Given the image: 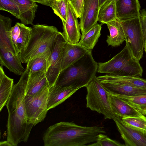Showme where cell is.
<instances>
[{"label": "cell", "instance_id": "6da1fadb", "mask_svg": "<svg viewBox=\"0 0 146 146\" xmlns=\"http://www.w3.org/2000/svg\"><path fill=\"white\" fill-rule=\"evenodd\" d=\"M29 75L26 67L19 81L14 85L6 104L8 113L7 140L12 146L27 142L33 126L28 122L25 103Z\"/></svg>", "mask_w": 146, "mask_h": 146}, {"label": "cell", "instance_id": "7a4b0ae2", "mask_svg": "<svg viewBox=\"0 0 146 146\" xmlns=\"http://www.w3.org/2000/svg\"><path fill=\"white\" fill-rule=\"evenodd\" d=\"M100 133H106L101 126H83L73 121H63L49 127L43 140L44 146H87L96 142Z\"/></svg>", "mask_w": 146, "mask_h": 146}, {"label": "cell", "instance_id": "3957f363", "mask_svg": "<svg viewBox=\"0 0 146 146\" xmlns=\"http://www.w3.org/2000/svg\"><path fill=\"white\" fill-rule=\"evenodd\" d=\"M89 50L82 58L61 71L54 85L77 90L86 87L97 72L98 63Z\"/></svg>", "mask_w": 146, "mask_h": 146}, {"label": "cell", "instance_id": "277c9868", "mask_svg": "<svg viewBox=\"0 0 146 146\" xmlns=\"http://www.w3.org/2000/svg\"><path fill=\"white\" fill-rule=\"evenodd\" d=\"M55 27L45 25H33L31 36L27 46L20 53L22 63H27L35 57L49 50H52L56 38L59 33Z\"/></svg>", "mask_w": 146, "mask_h": 146}, {"label": "cell", "instance_id": "5b68a950", "mask_svg": "<svg viewBox=\"0 0 146 146\" xmlns=\"http://www.w3.org/2000/svg\"><path fill=\"white\" fill-rule=\"evenodd\" d=\"M143 68L139 61L132 55L126 44L118 53L108 61L98 63L97 72L119 76H142Z\"/></svg>", "mask_w": 146, "mask_h": 146}, {"label": "cell", "instance_id": "8992f818", "mask_svg": "<svg viewBox=\"0 0 146 146\" xmlns=\"http://www.w3.org/2000/svg\"><path fill=\"white\" fill-rule=\"evenodd\" d=\"M86 87V107L102 114L105 119H113L115 116L111 109L109 93L96 76Z\"/></svg>", "mask_w": 146, "mask_h": 146}, {"label": "cell", "instance_id": "52a82bcc", "mask_svg": "<svg viewBox=\"0 0 146 146\" xmlns=\"http://www.w3.org/2000/svg\"><path fill=\"white\" fill-rule=\"evenodd\" d=\"M119 21L123 31L126 44L134 58L139 61L143 56L144 43L139 16Z\"/></svg>", "mask_w": 146, "mask_h": 146}, {"label": "cell", "instance_id": "ba28073f", "mask_svg": "<svg viewBox=\"0 0 146 146\" xmlns=\"http://www.w3.org/2000/svg\"><path fill=\"white\" fill-rule=\"evenodd\" d=\"M49 86L33 96L25 95V99L27 118L29 124L33 126L42 121L48 110L47 103Z\"/></svg>", "mask_w": 146, "mask_h": 146}, {"label": "cell", "instance_id": "9c48e42d", "mask_svg": "<svg viewBox=\"0 0 146 146\" xmlns=\"http://www.w3.org/2000/svg\"><path fill=\"white\" fill-rule=\"evenodd\" d=\"M66 42L62 32H59L52 48L50 66L46 73L49 87L55 85L60 72L62 53Z\"/></svg>", "mask_w": 146, "mask_h": 146}, {"label": "cell", "instance_id": "30bf717a", "mask_svg": "<svg viewBox=\"0 0 146 146\" xmlns=\"http://www.w3.org/2000/svg\"><path fill=\"white\" fill-rule=\"evenodd\" d=\"M126 146H146V132L125 123L121 118L115 115L113 119Z\"/></svg>", "mask_w": 146, "mask_h": 146}, {"label": "cell", "instance_id": "8fae6325", "mask_svg": "<svg viewBox=\"0 0 146 146\" xmlns=\"http://www.w3.org/2000/svg\"><path fill=\"white\" fill-rule=\"evenodd\" d=\"M100 9L99 0H84L80 17L79 24L82 35L97 23Z\"/></svg>", "mask_w": 146, "mask_h": 146}, {"label": "cell", "instance_id": "7c38bea8", "mask_svg": "<svg viewBox=\"0 0 146 146\" xmlns=\"http://www.w3.org/2000/svg\"><path fill=\"white\" fill-rule=\"evenodd\" d=\"M66 19L62 22L63 32L62 33L66 42L76 44L78 43L81 35L80 27L77 17L69 1L67 5Z\"/></svg>", "mask_w": 146, "mask_h": 146}, {"label": "cell", "instance_id": "4fadbf2b", "mask_svg": "<svg viewBox=\"0 0 146 146\" xmlns=\"http://www.w3.org/2000/svg\"><path fill=\"white\" fill-rule=\"evenodd\" d=\"M110 94L115 96H132L146 94V88L127 85L112 82L97 77Z\"/></svg>", "mask_w": 146, "mask_h": 146}, {"label": "cell", "instance_id": "5bb4252c", "mask_svg": "<svg viewBox=\"0 0 146 146\" xmlns=\"http://www.w3.org/2000/svg\"><path fill=\"white\" fill-rule=\"evenodd\" d=\"M117 20L119 21L139 16L140 5L138 0H116Z\"/></svg>", "mask_w": 146, "mask_h": 146}, {"label": "cell", "instance_id": "9a60e30c", "mask_svg": "<svg viewBox=\"0 0 146 146\" xmlns=\"http://www.w3.org/2000/svg\"><path fill=\"white\" fill-rule=\"evenodd\" d=\"M88 50L78 44L66 42L62 53L60 72L82 58Z\"/></svg>", "mask_w": 146, "mask_h": 146}, {"label": "cell", "instance_id": "2e32d148", "mask_svg": "<svg viewBox=\"0 0 146 146\" xmlns=\"http://www.w3.org/2000/svg\"><path fill=\"white\" fill-rule=\"evenodd\" d=\"M109 96L112 111L115 116L125 118L139 117L143 115L117 96L109 93Z\"/></svg>", "mask_w": 146, "mask_h": 146}, {"label": "cell", "instance_id": "e0dca14e", "mask_svg": "<svg viewBox=\"0 0 146 146\" xmlns=\"http://www.w3.org/2000/svg\"><path fill=\"white\" fill-rule=\"evenodd\" d=\"M78 90L70 87H63L54 85L49 87L47 103L48 111L61 104Z\"/></svg>", "mask_w": 146, "mask_h": 146}, {"label": "cell", "instance_id": "ac0fdd59", "mask_svg": "<svg viewBox=\"0 0 146 146\" xmlns=\"http://www.w3.org/2000/svg\"><path fill=\"white\" fill-rule=\"evenodd\" d=\"M22 62L19 54L15 55L5 48L0 46V66H5L16 75L21 76L25 69Z\"/></svg>", "mask_w": 146, "mask_h": 146}, {"label": "cell", "instance_id": "d6986e66", "mask_svg": "<svg viewBox=\"0 0 146 146\" xmlns=\"http://www.w3.org/2000/svg\"><path fill=\"white\" fill-rule=\"evenodd\" d=\"M12 22L10 18L0 15V46L5 48L13 55L17 56L19 53L16 50L11 39Z\"/></svg>", "mask_w": 146, "mask_h": 146}, {"label": "cell", "instance_id": "ffe728a7", "mask_svg": "<svg viewBox=\"0 0 146 146\" xmlns=\"http://www.w3.org/2000/svg\"><path fill=\"white\" fill-rule=\"evenodd\" d=\"M48 86L49 85L46 73L42 72L31 74L29 73L26 95H34Z\"/></svg>", "mask_w": 146, "mask_h": 146}, {"label": "cell", "instance_id": "44dd1931", "mask_svg": "<svg viewBox=\"0 0 146 146\" xmlns=\"http://www.w3.org/2000/svg\"><path fill=\"white\" fill-rule=\"evenodd\" d=\"M18 6L20 12V20L21 23L27 25H33L38 5L36 3L31 0H11Z\"/></svg>", "mask_w": 146, "mask_h": 146}, {"label": "cell", "instance_id": "7402d4cb", "mask_svg": "<svg viewBox=\"0 0 146 146\" xmlns=\"http://www.w3.org/2000/svg\"><path fill=\"white\" fill-rule=\"evenodd\" d=\"M52 50H47L35 57L27 63L26 67L29 73L37 72L46 73L50 66Z\"/></svg>", "mask_w": 146, "mask_h": 146}, {"label": "cell", "instance_id": "603a6c76", "mask_svg": "<svg viewBox=\"0 0 146 146\" xmlns=\"http://www.w3.org/2000/svg\"><path fill=\"white\" fill-rule=\"evenodd\" d=\"M109 30L110 35L107 36L106 40L108 45L113 47L118 46L125 41L122 27L119 21L116 20L106 24Z\"/></svg>", "mask_w": 146, "mask_h": 146}, {"label": "cell", "instance_id": "cb8c5ba5", "mask_svg": "<svg viewBox=\"0 0 146 146\" xmlns=\"http://www.w3.org/2000/svg\"><path fill=\"white\" fill-rule=\"evenodd\" d=\"M99 77L115 83L146 88V79L139 76H119L108 74Z\"/></svg>", "mask_w": 146, "mask_h": 146}, {"label": "cell", "instance_id": "d4e9b609", "mask_svg": "<svg viewBox=\"0 0 146 146\" xmlns=\"http://www.w3.org/2000/svg\"><path fill=\"white\" fill-rule=\"evenodd\" d=\"M14 80L5 74L3 66H0V111L5 105L11 95Z\"/></svg>", "mask_w": 146, "mask_h": 146}, {"label": "cell", "instance_id": "484cf974", "mask_svg": "<svg viewBox=\"0 0 146 146\" xmlns=\"http://www.w3.org/2000/svg\"><path fill=\"white\" fill-rule=\"evenodd\" d=\"M101 25L96 23L90 29L82 35L78 44L88 50H93L101 35Z\"/></svg>", "mask_w": 146, "mask_h": 146}, {"label": "cell", "instance_id": "4316f807", "mask_svg": "<svg viewBox=\"0 0 146 146\" xmlns=\"http://www.w3.org/2000/svg\"><path fill=\"white\" fill-rule=\"evenodd\" d=\"M117 20L116 0H109L100 8L98 21L102 24Z\"/></svg>", "mask_w": 146, "mask_h": 146}, {"label": "cell", "instance_id": "83f0119b", "mask_svg": "<svg viewBox=\"0 0 146 146\" xmlns=\"http://www.w3.org/2000/svg\"><path fill=\"white\" fill-rule=\"evenodd\" d=\"M116 96L125 101L142 115H146V94L132 96Z\"/></svg>", "mask_w": 146, "mask_h": 146}, {"label": "cell", "instance_id": "f1b7e54d", "mask_svg": "<svg viewBox=\"0 0 146 146\" xmlns=\"http://www.w3.org/2000/svg\"><path fill=\"white\" fill-rule=\"evenodd\" d=\"M21 31L16 43V47L19 53L23 52L26 48L31 36V27H28L20 23Z\"/></svg>", "mask_w": 146, "mask_h": 146}, {"label": "cell", "instance_id": "f546056e", "mask_svg": "<svg viewBox=\"0 0 146 146\" xmlns=\"http://www.w3.org/2000/svg\"><path fill=\"white\" fill-rule=\"evenodd\" d=\"M68 1V0H53L50 7L62 22L66 21V19Z\"/></svg>", "mask_w": 146, "mask_h": 146}, {"label": "cell", "instance_id": "4dcf8cb0", "mask_svg": "<svg viewBox=\"0 0 146 146\" xmlns=\"http://www.w3.org/2000/svg\"><path fill=\"white\" fill-rule=\"evenodd\" d=\"M123 121L127 124L135 128L146 132V117L121 118Z\"/></svg>", "mask_w": 146, "mask_h": 146}, {"label": "cell", "instance_id": "1f68e13d", "mask_svg": "<svg viewBox=\"0 0 146 146\" xmlns=\"http://www.w3.org/2000/svg\"><path fill=\"white\" fill-rule=\"evenodd\" d=\"M0 10L8 12L20 19L19 9L17 5L11 0H0Z\"/></svg>", "mask_w": 146, "mask_h": 146}, {"label": "cell", "instance_id": "d6a6232c", "mask_svg": "<svg viewBox=\"0 0 146 146\" xmlns=\"http://www.w3.org/2000/svg\"><path fill=\"white\" fill-rule=\"evenodd\" d=\"M105 134L100 133L94 143L89 144V146H124L125 145L111 139Z\"/></svg>", "mask_w": 146, "mask_h": 146}, {"label": "cell", "instance_id": "836d02e7", "mask_svg": "<svg viewBox=\"0 0 146 146\" xmlns=\"http://www.w3.org/2000/svg\"><path fill=\"white\" fill-rule=\"evenodd\" d=\"M78 18L80 17L84 0H68Z\"/></svg>", "mask_w": 146, "mask_h": 146}, {"label": "cell", "instance_id": "e575fe53", "mask_svg": "<svg viewBox=\"0 0 146 146\" xmlns=\"http://www.w3.org/2000/svg\"><path fill=\"white\" fill-rule=\"evenodd\" d=\"M20 31V23L19 22L16 23L15 26L11 27V35L12 42L16 50L19 53V51L16 47V43L19 35Z\"/></svg>", "mask_w": 146, "mask_h": 146}, {"label": "cell", "instance_id": "d590c367", "mask_svg": "<svg viewBox=\"0 0 146 146\" xmlns=\"http://www.w3.org/2000/svg\"><path fill=\"white\" fill-rule=\"evenodd\" d=\"M139 18L144 42H146V11L145 9H143L140 11Z\"/></svg>", "mask_w": 146, "mask_h": 146}, {"label": "cell", "instance_id": "8d00e7d4", "mask_svg": "<svg viewBox=\"0 0 146 146\" xmlns=\"http://www.w3.org/2000/svg\"><path fill=\"white\" fill-rule=\"evenodd\" d=\"M36 3L51 7L53 0H31Z\"/></svg>", "mask_w": 146, "mask_h": 146}, {"label": "cell", "instance_id": "74e56055", "mask_svg": "<svg viewBox=\"0 0 146 146\" xmlns=\"http://www.w3.org/2000/svg\"><path fill=\"white\" fill-rule=\"evenodd\" d=\"M0 145L1 146H12L11 145L7 140L1 141L0 143Z\"/></svg>", "mask_w": 146, "mask_h": 146}, {"label": "cell", "instance_id": "f35d334b", "mask_svg": "<svg viewBox=\"0 0 146 146\" xmlns=\"http://www.w3.org/2000/svg\"><path fill=\"white\" fill-rule=\"evenodd\" d=\"M109 0H99L100 8H101Z\"/></svg>", "mask_w": 146, "mask_h": 146}, {"label": "cell", "instance_id": "ab89813d", "mask_svg": "<svg viewBox=\"0 0 146 146\" xmlns=\"http://www.w3.org/2000/svg\"><path fill=\"white\" fill-rule=\"evenodd\" d=\"M144 50L146 53V42H144Z\"/></svg>", "mask_w": 146, "mask_h": 146}, {"label": "cell", "instance_id": "60d3db41", "mask_svg": "<svg viewBox=\"0 0 146 146\" xmlns=\"http://www.w3.org/2000/svg\"></svg>", "mask_w": 146, "mask_h": 146}]
</instances>
